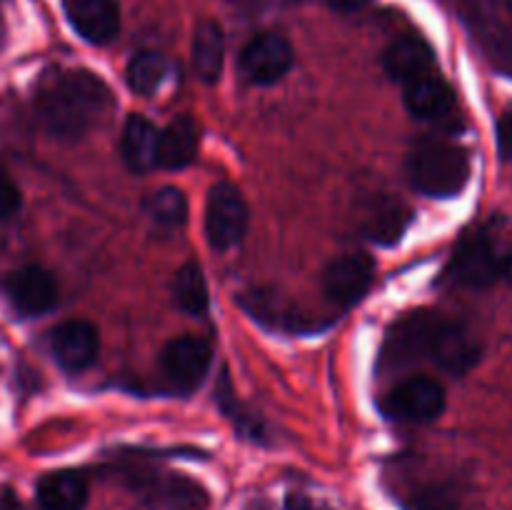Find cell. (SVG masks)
Listing matches in <instances>:
<instances>
[{
    "label": "cell",
    "mask_w": 512,
    "mask_h": 510,
    "mask_svg": "<svg viewBox=\"0 0 512 510\" xmlns=\"http://www.w3.org/2000/svg\"><path fill=\"white\" fill-rule=\"evenodd\" d=\"M248 230V205L233 183H218L205 200V235L215 250H230Z\"/></svg>",
    "instance_id": "277c9868"
},
{
    "label": "cell",
    "mask_w": 512,
    "mask_h": 510,
    "mask_svg": "<svg viewBox=\"0 0 512 510\" xmlns=\"http://www.w3.org/2000/svg\"><path fill=\"white\" fill-rule=\"evenodd\" d=\"M498 153L503 160H512V108L498 118Z\"/></svg>",
    "instance_id": "4316f807"
},
{
    "label": "cell",
    "mask_w": 512,
    "mask_h": 510,
    "mask_svg": "<svg viewBox=\"0 0 512 510\" xmlns=\"http://www.w3.org/2000/svg\"><path fill=\"white\" fill-rule=\"evenodd\" d=\"M403 88L405 108H408V113L413 118L438 123V120L450 118V113H453L455 95L450 90V85L438 73L425 75V78L403 85Z\"/></svg>",
    "instance_id": "2e32d148"
},
{
    "label": "cell",
    "mask_w": 512,
    "mask_h": 510,
    "mask_svg": "<svg viewBox=\"0 0 512 510\" xmlns=\"http://www.w3.org/2000/svg\"><path fill=\"white\" fill-rule=\"evenodd\" d=\"M390 420L400 423H433L445 410V390L433 378H408L395 385L380 403Z\"/></svg>",
    "instance_id": "5b68a950"
},
{
    "label": "cell",
    "mask_w": 512,
    "mask_h": 510,
    "mask_svg": "<svg viewBox=\"0 0 512 510\" xmlns=\"http://www.w3.org/2000/svg\"><path fill=\"white\" fill-rule=\"evenodd\" d=\"M383 68L390 80L408 85L435 73V55L423 38L408 35V38H400L388 45V50L383 53Z\"/></svg>",
    "instance_id": "9a60e30c"
},
{
    "label": "cell",
    "mask_w": 512,
    "mask_h": 510,
    "mask_svg": "<svg viewBox=\"0 0 512 510\" xmlns=\"http://www.w3.org/2000/svg\"><path fill=\"white\" fill-rule=\"evenodd\" d=\"M480 358V348L475 343L473 335L463 328L460 323L445 320L440 315L438 325L433 330L428 348V360L440 365L443 370L453 375H465Z\"/></svg>",
    "instance_id": "7c38bea8"
},
{
    "label": "cell",
    "mask_w": 512,
    "mask_h": 510,
    "mask_svg": "<svg viewBox=\"0 0 512 510\" xmlns=\"http://www.w3.org/2000/svg\"><path fill=\"white\" fill-rule=\"evenodd\" d=\"M160 130L145 115H128L120 135V155L133 173H150L158 165Z\"/></svg>",
    "instance_id": "e0dca14e"
},
{
    "label": "cell",
    "mask_w": 512,
    "mask_h": 510,
    "mask_svg": "<svg viewBox=\"0 0 512 510\" xmlns=\"http://www.w3.org/2000/svg\"><path fill=\"white\" fill-rule=\"evenodd\" d=\"M50 350H53V358L58 360L60 368L80 373V370L90 368L98 358V330L88 320H65V323L55 325L53 333H50Z\"/></svg>",
    "instance_id": "4fadbf2b"
},
{
    "label": "cell",
    "mask_w": 512,
    "mask_h": 510,
    "mask_svg": "<svg viewBox=\"0 0 512 510\" xmlns=\"http://www.w3.org/2000/svg\"><path fill=\"white\" fill-rule=\"evenodd\" d=\"M213 363V348L208 340L195 335L173 338L160 353V370L175 393H193L208 378Z\"/></svg>",
    "instance_id": "3957f363"
},
{
    "label": "cell",
    "mask_w": 512,
    "mask_h": 510,
    "mask_svg": "<svg viewBox=\"0 0 512 510\" xmlns=\"http://www.w3.org/2000/svg\"><path fill=\"white\" fill-rule=\"evenodd\" d=\"M500 275H503V278L508 280L510 288H512V248L508 250V255H505V258L500 260Z\"/></svg>",
    "instance_id": "f546056e"
},
{
    "label": "cell",
    "mask_w": 512,
    "mask_h": 510,
    "mask_svg": "<svg viewBox=\"0 0 512 510\" xmlns=\"http://www.w3.org/2000/svg\"><path fill=\"white\" fill-rule=\"evenodd\" d=\"M165 78H168V60L155 50L138 53L125 70L128 88L138 95H153Z\"/></svg>",
    "instance_id": "7402d4cb"
},
{
    "label": "cell",
    "mask_w": 512,
    "mask_h": 510,
    "mask_svg": "<svg viewBox=\"0 0 512 510\" xmlns=\"http://www.w3.org/2000/svg\"><path fill=\"white\" fill-rule=\"evenodd\" d=\"M450 275L465 288H490L500 278V260L493 243L483 233H468L458 243L450 263Z\"/></svg>",
    "instance_id": "30bf717a"
},
{
    "label": "cell",
    "mask_w": 512,
    "mask_h": 510,
    "mask_svg": "<svg viewBox=\"0 0 512 510\" xmlns=\"http://www.w3.org/2000/svg\"><path fill=\"white\" fill-rule=\"evenodd\" d=\"M438 320L440 315L430 313V310H418V313H410L398 320L385 338L383 363L390 368H403L408 363L428 360L430 338H433Z\"/></svg>",
    "instance_id": "52a82bcc"
},
{
    "label": "cell",
    "mask_w": 512,
    "mask_h": 510,
    "mask_svg": "<svg viewBox=\"0 0 512 510\" xmlns=\"http://www.w3.org/2000/svg\"><path fill=\"white\" fill-rule=\"evenodd\" d=\"M408 178L430 198H455L470 178L468 150L440 138L420 140L408 155Z\"/></svg>",
    "instance_id": "7a4b0ae2"
},
{
    "label": "cell",
    "mask_w": 512,
    "mask_h": 510,
    "mask_svg": "<svg viewBox=\"0 0 512 510\" xmlns=\"http://www.w3.org/2000/svg\"><path fill=\"white\" fill-rule=\"evenodd\" d=\"M408 225V210L398 203H378L365 215V233L378 243H395Z\"/></svg>",
    "instance_id": "cb8c5ba5"
},
{
    "label": "cell",
    "mask_w": 512,
    "mask_h": 510,
    "mask_svg": "<svg viewBox=\"0 0 512 510\" xmlns=\"http://www.w3.org/2000/svg\"><path fill=\"white\" fill-rule=\"evenodd\" d=\"M285 508L288 510H320V508H315L313 500L303 498L300 493H290L288 500H285Z\"/></svg>",
    "instance_id": "f1b7e54d"
},
{
    "label": "cell",
    "mask_w": 512,
    "mask_h": 510,
    "mask_svg": "<svg viewBox=\"0 0 512 510\" xmlns=\"http://www.w3.org/2000/svg\"><path fill=\"white\" fill-rule=\"evenodd\" d=\"M145 210L155 225L168 230L180 228L188 220V200H185L183 190L170 188V185L150 193L145 200Z\"/></svg>",
    "instance_id": "603a6c76"
},
{
    "label": "cell",
    "mask_w": 512,
    "mask_h": 510,
    "mask_svg": "<svg viewBox=\"0 0 512 510\" xmlns=\"http://www.w3.org/2000/svg\"><path fill=\"white\" fill-rule=\"evenodd\" d=\"M218 403H220V408H223V413L233 420L235 430H238L240 435H245V438H250V440H263V435H265L263 423L258 420V415H253L248 408H243V403L235 398V393L230 390L225 373H223V378H220Z\"/></svg>",
    "instance_id": "d4e9b609"
},
{
    "label": "cell",
    "mask_w": 512,
    "mask_h": 510,
    "mask_svg": "<svg viewBox=\"0 0 512 510\" xmlns=\"http://www.w3.org/2000/svg\"><path fill=\"white\" fill-rule=\"evenodd\" d=\"M173 298L178 303V308L185 310L188 315H203L208 310V283H205L203 268L198 263H185L175 273Z\"/></svg>",
    "instance_id": "44dd1931"
},
{
    "label": "cell",
    "mask_w": 512,
    "mask_h": 510,
    "mask_svg": "<svg viewBox=\"0 0 512 510\" xmlns=\"http://www.w3.org/2000/svg\"><path fill=\"white\" fill-rule=\"evenodd\" d=\"M503 5H505V10L512 15V0H503Z\"/></svg>",
    "instance_id": "4dcf8cb0"
},
{
    "label": "cell",
    "mask_w": 512,
    "mask_h": 510,
    "mask_svg": "<svg viewBox=\"0 0 512 510\" xmlns=\"http://www.w3.org/2000/svg\"><path fill=\"white\" fill-rule=\"evenodd\" d=\"M133 490L150 505L165 510H205L208 493L178 473H145L133 478Z\"/></svg>",
    "instance_id": "9c48e42d"
},
{
    "label": "cell",
    "mask_w": 512,
    "mask_h": 510,
    "mask_svg": "<svg viewBox=\"0 0 512 510\" xmlns=\"http://www.w3.org/2000/svg\"><path fill=\"white\" fill-rule=\"evenodd\" d=\"M5 295L23 315H43L58 303V283L40 265H23L5 278Z\"/></svg>",
    "instance_id": "8fae6325"
},
{
    "label": "cell",
    "mask_w": 512,
    "mask_h": 510,
    "mask_svg": "<svg viewBox=\"0 0 512 510\" xmlns=\"http://www.w3.org/2000/svg\"><path fill=\"white\" fill-rule=\"evenodd\" d=\"M293 45L278 33H260L243 48L238 60L240 75L253 85H273L293 68Z\"/></svg>",
    "instance_id": "8992f818"
},
{
    "label": "cell",
    "mask_w": 512,
    "mask_h": 510,
    "mask_svg": "<svg viewBox=\"0 0 512 510\" xmlns=\"http://www.w3.org/2000/svg\"><path fill=\"white\" fill-rule=\"evenodd\" d=\"M198 125L188 115H178L160 130L158 165L165 170H183L198 158Z\"/></svg>",
    "instance_id": "ac0fdd59"
},
{
    "label": "cell",
    "mask_w": 512,
    "mask_h": 510,
    "mask_svg": "<svg viewBox=\"0 0 512 510\" xmlns=\"http://www.w3.org/2000/svg\"><path fill=\"white\" fill-rule=\"evenodd\" d=\"M20 203H23V198H20L18 185L5 178V175H0V220L13 218L20 210Z\"/></svg>",
    "instance_id": "484cf974"
},
{
    "label": "cell",
    "mask_w": 512,
    "mask_h": 510,
    "mask_svg": "<svg viewBox=\"0 0 512 510\" xmlns=\"http://www.w3.org/2000/svg\"><path fill=\"white\" fill-rule=\"evenodd\" d=\"M113 108V95L103 78L85 68L55 70L40 83L35 110L53 138L78 140Z\"/></svg>",
    "instance_id": "6da1fadb"
},
{
    "label": "cell",
    "mask_w": 512,
    "mask_h": 510,
    "mask_svg": "<svg viewBox=\"0 0 512 510\" xmlns=\"http://www.w3.org/2000/svg\"><path fill=\"white\" fill-rule=\"evenodd\" d=\"M370 0H328V5L333 10H340V13H355V10L365 8Z\"/></svg>",
    "instance_id": "83f0119b"
},
{
    "label": "cell",
    "mask_w": 512,
    "mask_h": 510,
    "mask_svg": "<svg viewBox=\"0 0 512 510\" xmlns=\"http://www.w3.org/2000/svg\"><path fill=\"white\" fill-rule=\"evenodd\" d=\"M225 65V35L215 20H203L193 33V70L203 83L220 80Z\"/></svg>",
    "instance_id": "ffe728a7"
},
{
    "label": "cell",
    "mask_w": 512,
    "mask_h": 510,
    "mask_svg": "<svg viewBox=\"0 0 512 510\" xmlns=\"http://www.w3.org/2000/svg\"><path fill=\"white\" fill-rule=\"evenodd\" d=\"M65 15L75 33L93 45H108L120 33L115 0H65Z\"/></svg>",
    "instance_id": "5bb4252c"
},
{
    "label": "cell",
    "mask_w": 512,
    "mask_h": 510,
    "mask_svg": "<svg viewBox=\"0 0 512 510\" xmlns=\"http://www.w3.org/2000/svg\"><path fill=\"white\" fill-rule=\"evenodd\" d=\"M38 503L43 510H83L88 503V480L75 470H55L38 480Z\"/></svg>",
    "instance_id": "d6986e66"
},
{
    "label": "cell",
    "mask_w": 512,
    "mask_h": 510,
    "mask_svg": "<svg viewBox=\"0 0 512 510\" xmlns=\"http://www.w3.org/2000/svg\"><path fill=\"white\" fill-rule=\"evenodd\" d=\"M375 278V263L365 253H348L333 260L323 273V293L338 308H353L363 300Z\"/></svg>",
    "instance_id": "ba28073f"
}]
</instances>
